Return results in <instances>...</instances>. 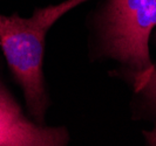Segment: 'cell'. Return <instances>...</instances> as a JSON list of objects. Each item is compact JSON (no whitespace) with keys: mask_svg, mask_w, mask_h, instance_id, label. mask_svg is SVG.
Instances as JSON below:
<instances>
[{"mask_svg":"<svg viewBox=\"0 0 156 146\" xmlns=\"http://www.w3.org/2000/svg\"><path fill=\"white\" fill-rule=\"evenodd\" d=\"M156 26V0H108L98 19L100 50L126 66L130 76L154 67L149 36Z\"/></svg>","mask_w":156,"mask_h":146,"instance_id":"cell-2","label":"cell"},{"mask_svg":"<svg viewBox=\"0 0 156 146\" xmlns=\"http://www.w3.org/2000/svg\"><path fill=\"white\" fill-rule=\"evenodd\" d=\"M86 1L65 0L35 9L27 19L18 14H0V47L35 123H44L48 105L42 69L47 32L67 12Z\"/></svg>","mask_w":156,"mask_h":146,"instance_id":"cell-1","label":"cell"},{"mask_svg":"<svg viewBox=\"0 0 156 146\" xmlns=\"http://www.w3.org/2000/svg\"><path fill=\"white\" fill-rule=\"evenodd\" d=\"M134 83L136 92L141 93L148 103L156 109V67L154 66L149 70L132 75L130 76Z\"/></svg>","mask_w":156,"mask_h":146,"instance_id":"cell-4","label":"cell"},{"mask_svg":"<svg viewBox=\"0 0 156 146\" xmlns=\"http://www.w3.org/2000/svg\"><path fill=\"white\" fill-rule=\"evenodd\" d=\"M68 140L66 129L28 119L0 82V146H61Z\"/></svg>","mask_w":156,"mask_h":146,"instance_id":"cell-3","label":"cell"},{"mask_svg":"<svg viewBox=\"0 0 156 146\" xmlns=\"http://www.w3.org/2000/svg\"><path fill=\"white\" fill-rule=\"evenodd\" d=\"M144 137H146V140H147L148 145H155L156 146V125L151 131L144 132Z\"/></svg>","mask_w":156,"mask_h":146,"instance_id":"cell-5","label":"cell"}]
</instances>
